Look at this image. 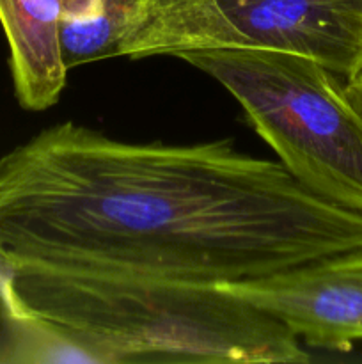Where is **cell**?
Listing matches in <instances>:
<instances>
[{
  "instance_id": "obj_3",
  "label": "cell",
  "mask_w": 362,
  "mask_h": 364,
  "mask_svg": "<svg viewBox=\"0 0 362 364\" xmlns=\"http://www.w3.org/2000/svg\"><path fill=\"white\" fill-rule=\"evenodd\" d=\"M177 59L231 92L304 187L362 212V116L348 96L346 78L283 50H192Z\"/></svg>"
},
{
  "instance_id": "obj_5",
  "label": "cell",
  "mask_w": 362,
  "mask_h": 364,
  "mask_svg": "<svg viewBox=\"0 0 362 364\" xmlns=\"http://www.w3.org/2000/svg\"><path fill=\"white\" fill-rule=\"evenodd\" d=\"M219 287L275 316L309 347L348 352L362 341V247Z\"/></svg>"
},
{
  "instance_id": "obj_4",
  "label": "cell",
  "mask_w": 362,
  "mask_h": 364,
  "mask_svg": "<svg viewBox=\"0 0 362 364\" xmlns=\"http://www.w3.org/2000/svg\"><path fill=\"white\" fill-rule=\"evenodd\" d=\"M119 55L268 48L318 60L343 78L362 70V0H116Z\"/></svg>"
},
{
  "instance_id": "obj_1",
  "label": "cell",
  "mask_w": 362,
  "mask_h": 364,
  "mask_svg": "<svg viewBox=\"0 0 362 364\" xmlns=\"http://www.w3.org/2000/svg\"><path fill=\"white\" fill-rule=\"evenodd\" d=\"M362 247V212L234 148L124 142L64 121L0 159V270L258 279Z\"/></svg>"
},
{
  "instance_id": "obj_2",
  "label": "cell",
  "mask_w": 362,
  "mask_h": 364,
  "mask_svg": "<svg viewBox=\"0 0 362 364\" xmlns=\"http://www.w3.org/2000/svg\"><path fill=\"white\" fill-rule=\"evenodd\" d=\"M0 308L20 309L94 364H302L280 320L219 284L53 269L0 270Z\"/></svg>"
},
{
  "instance_id": "obj_8",
  "label": "cell",
  "mask_w": 362,
  "mask_h": 364,
  "mask_svg": "<svg viewBox=\"0 0 362 364\" xmlns=\"http://www.w3.org/2000/svg\"><path fill=\"white\" fill-rule=\"evenodd\" d=\"M4 320L9 331V347L4 361L9 363H92L91 355L85 354L73 343L64 340L60 334L34 316L20 309H2Z\"/></svg>"
},
{
  "instance_id": "obj_6",
  "label": "cell",
  "mask_w": 362,
  "mask_h": 364,
  "mask_svg": "<svg viewBox=\"0 0 362 364\" xmlns=\"http://www.w3.org/2000/svg\"><path fill=\"white\" fill-rule=\"evenodd\" d=\"M64 0H0V25L9 46V66L20 105L46 110L66 85L60 50Z\"/></svg>"
},
{
  "instance_id": "obj_9",
  "label": "cell",
  "mask_w": 362,
  "mask_h": 364,
  "mask_svg": "<svg viewBox=\"0 0 362 364\" xmlns=\"http://www.w3.org/2000/svg\"><path fill=\"white\" fill-rule=\"evenodd\" d=\"M346 92L350 96L351 103L355 105V109L362 116V70H358L357 73L346 78Z\"/></svg>"
},
{
  "instance_id": "obj_7",
  "label": "cell",
  "mask_w": 362,
  "mask_h": 364,
  "mask_svg": "<svg viewBox=\"0 0 362 364\" xmlns=\"http://www.w3.org/2000/svg\"><path fill=\"white\" fill-rule=\"evenodd\" d=\"M119 31L112 0H64L60 50L67 70L119 55Z\"/></svg>"
}]
</instances>
